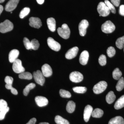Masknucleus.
<instances>
[{
    "instance_id": "obj_33",
    "label": "nucleus",
    "mask_w": 124,
    "mask_h": 124,
    "mask_svg": "<svg viewBox=\"0 0 124 124\" xmlns=\"http://www.w3.org/2000/svg\"><path fill=\"white\" fill-rule=\"evenodd\" d=\"M30 9L28 7H25L22 10L19 14V17L23 19L27 15L30 13Z\"/></svg>"
},
{
    "instance_id": "obj_23",
    "label": "nucleus",
    "mask_w": 124,
    "mask_h": 124,
    "mask_svg": "<svg viewBox=\"0 0 124 124\" xmlns=\"http://www.w3.org/2000/svg\"><path fill=\"white\" fill-rule=\"evenodd\" d=\"M116 96L114 92L110 91L107 94L106 97V100L108 104L112 103L115 100Z\"/></svg>"
},
{
    "instance_id": "obj_39",
    "label": "nucleus",
    "mask_w": 124,
    "mask_h": 124,
    "mask_svg": "<svg viewBox=\"0 0 124 124\" xmlns=\"http://www.w3.org/2000/svg\"><path fill=\"white\" fill-rule=\"evenodd\" d=\"M23 42L24 46L27 49H31V41H30L26 37L24 38Z\"/></svg>"
},
{
    "instance_id": "obj_41",
    "label": "nucleus",
    "mask_w": 124,
    "mask_h": 124,
    "mask_svg": "<svg viewBox=\"0 0 124 124\" xmlns=\"http://www.w3.org/2000/svg\"><path fill=\"white\" fill-rule=\"evenodd\" d=\"M7 103L6 101L0 99V111L4 110L5 108H7Z\"/></svg>"
},
{
    "instance_id": "obj_11",
    "label": "nucleus",
    "mask_w": 124,
    "mask_h": 124,
    "mask_svg": "<svg viewBox=\"0 0 124 124\" xmlns=\"http://www.w3.org/2000/svg\"><path fill=\"white\" fill-rule=\"evenodd\" d=\"M89 26V23L87 20H82L79 25V34L82 36H84L86 33V29Z\"/></svg>"
},
{
    "instance_id": "obj_18",
    "label": "nucleus",
    "mask_w": 124,
    "mask_h": 124,
    "mask_svg": "<svg viewBox=\"0 0 124 124\" xmlns=\"http://www.w3.org/2000/svg\"><path fill=\"white\" fill-rule=\"evenodd\" d=\"M89 57L88 52L86 50L82 51L80 55L79 62L83 65H86L88 62Z\"/></svg>"
},
{
    "instance_id": "obj_40",
    "label": "nucleus",
    "mask_w": 124,
    "mask_h": 124,
    "mask_svg": "<svg viewBox=\"0 0 124 124\" xmlns=\"http://www.w3.org/2000/svg\"><path fill=\"white\" fill-rule=\"evenodd\" d=\"M9 108L8 107L5 108L4 110L0 111V120L4 119L5 117V116L7 112L9 111Z\"/></svg>"
},
{
    "instance_id": "obj_20",
    "label": "nucleus",
    "mask_w": 124,
    "mask_h": 124,
    "mask_svg": "<svg viewBox=\"0 0 124 124\" xmlns=\"http://www.w3.org/2000/svg\"><path fill=\"white\" fill-rule=\"evenodd\" d=\"M47 24L48 27L50 31L54 32L56 29V22L53 18H48L47 19Z\"/></svg>"
},
{
    "instance_id": "obj_16",
    "label": "nucleus",
    "mask_w": 124,
    "mask_h": 124,
    "mask_svg": "<svg viewBox=\"0 0 124 124\" xmlns=\"http://www.w3.org/2000/svg\"><path fill=\"white\" fill-rule=\"evenodd\" d=\"M35 101L37 105L40 107L45 106L48 103V99L42 96H37L35 98Z\"/></svg>"
},
{
    "instance_id": "obj_48",
    "label": "nucleus",
    "mask_w": 124,
    "mask_h": 124,
    "mask_svg": "<svg viewBox=\"0 0 124 124\" xmlns=\"http://www.w3.org/2000/svg\"><path fill=\"white\" fill-rule=\"evenodd\" d=\"M5 1V0H0V3H3Z\"/></svg>"
},
{
    "instance_id": "obj_8",
    "label": "nucleus",
    "mask_w": 124,
    "mask_h": 124,
    "mask_svg": "<svg viewBox=\"0 0 124 124\" xmlns=\"http://www.w3.org/2000/svg\"><path fill=\"white\" fill-rule=\"evenodd\" d=\"M69 78L72 82L78 83L82 81L84 79V77L80 72L78 71H73L70 74Z\"/></svg>"
},
{
    "instance_id": "obj_6",
    "label": "nucleus",
    "mask_w": 124,
    "mask_h": 124,
    "mask_svg": "<svg viewBox=\"0 0 124 124\" xmlns=\"http://www.w3.org/2000/svg\"><path fill=\"white\" fill-rule=\"evenodd\" d=\"M33 76L35 81L37 84L42 86L45 82L44 76L42 72L38 70L33 72Z\"/></svg>"
},
{
    "instance_id": "obj_24",
    "label": "nucleus",
    "mask_w": 124,
    "mask_h": 124,
    "mask_svg": "<svg viewBox=\"0 0 124 124\" xmlns=\"http://www.w3.org/2000/svg\"><path fill=\"white\" fill-rule=\"evenodd\" d=\"M76 108V104L72 101H69L67 104L66 110L69 113H73Z\"/></svg>"
},
{
    "instance_id": "obj_32",
    "label": "nucleus",
    "mask_w": 124,
    "mask_h": 124,
    "mask_svg": "<svg viewBox=\"0 0 124 124\" xmlns=\"http://www.w3.org/2000/svg\"><path fill=\"white\" fill-rule=\"evenodd\" d=\"M73 90L74 92L79 93H84L86 92L87 89L84 86H76L73 87Z\"/></svg>"
},
{
    "instance_id": "obj_46",
    "label": "nucleus",
    "mask_w": 124,
    "mask_h": 124,
    "mask_svg": "<svg viewBox=\"0 0 124 124\" xmlns=\"http://www.w3.org/2000/svg\"><path fill=\"white\" fill-rule=\"evenodd\" d=\"M3 9H4V8L3 6L1 5H0V15L3 11Z\"/></svg>"
},
{
    "instance_id": "obj_5",
    "label": "nucleus",
    "mask_w": 124,
    "mask_h": 124,
    "mask_svg": "<svg viewBox=\"0 0 124 124\" xmlns=\"http://www.w3.org/2000/svg\"><path fill=\"white\" fill-rule=\"evenodd\" d=\"M107 84L106 81H101L94 86L93 91L96 94H99L103 92L106 89Z\"/></svg>"
},
{
    "instance_id": "obj_7",
    "label": "nucleus",
    "mask_w": 124,
    "mask_h": 124,
    "mask_svg": "<svg viewBox=\"0 0 124 124\" xmlns=\"http://www.w3.org/2000/svg\"><path fill=\"white\" fill-rule=\"evenodd\" d=\"M5 82L6 83V88L7 89L10 90L11 93L15 95L18 94V92L16 89L12 86V84L13 81V78L11 77L7 76L5 79Z\"/></svg>"
},
{
    "instance_id": "obj_43",
    "label": "nucleus",
    "mask_w": 124,
    "mask_h": 124,
    "mask_svg": "<svg viewBox=\"0 0 124 124\" xmlns=\"http://www.w3.org/2000/svg\"><path fill=\"white\" fill-rule=\"evenodd\" d=\"M119 13L120 15L124 16V5H121L120 6Z\"/></svg>"
},
{
    "instance_id": "obj_44",
    "label": "nucleus",
    "mask_w": 124,
    "mask_h": 124,
    "mask_svg": "<svg viewBox=\"0 0 124 124\" xmlns=\"http://www.w3.org/2000/svg\"><path fill=\"white\" fill-rule=\"evenodd\" d=\"M36 121L35 118H32L26 124H35Z\"/></svg>"
},
{
    "instance_id": "obj_36",
    "label": "nucleus",
    "mask_w": 124,
    "mask_h": 124,
    "mask_svg": "<svg viewBox=\"0 0 124 124\" xmlns=\"http://www.w3.org/2000/svg\"><path fill=\"white\" fill-rule=\"evenodd\" d=\"M104 3L108 7L110 11H111L112 13L113 14H115L116 10L114 6L108 0H105L104 1Z\"/></svg>"
},
{
    "instance_id": "obj_9",
    "label": "nucleus",
    "mask_w": 124,
    "mask_h": 124,
    "mask_svg": "<svg viewBox=\"0 0 124 124\" xmlns=\"http://www.w3.org/2000/svg\"><path fill=\"white\" fill-rule=\"evenodd\" d=\"M13 70L15 73H20L24 72L25 69L23 66L21 60L17 59L13 63Z\"/></svg>"
},
{
    "instance_id": "obj_26",
    "label": "nucleus",
    "mask_w": 124,
    "mask_h": 124,
    "mask_svg": "<svg viewBox=\"0 0 124 124\" xmlns=\"http://www.w3.org/2000/svg\"><path fill=\"white\" fill-rule=\"evenodd\" d=\"M54 120L57 124H70L67 120L59 116H56L55 117Z\"/></svg>"
},
{
    "instance_id": "obj_14",
    "label": "nucleus",
    "mask_w": 124,
    "mask_h": 124,
    "mask_svg": "<svg viewBox=\"0 0 124 124\" xmlns=\"http://www.w3.org/2000/svg\"><path fill=\"white\" fill-rule=\"evenodd\" d=\"M93 111V107L88 105L85 108L84 113V118L85 122H88L92 115Z\"/></svg>"
},
{
    "instance_id": "obj_45",
    "label": "nucleus",
    "mask_w": 124,
    "mask_h": 124,
    "mask_svg": "<svg viewBox=\"0 0 124 124\" xmlns=\"http://www.w3.org/2000/svg\"><path fill=\"white\" fill-rule=\"evenodd\" d=\"M38 4L41 5L44 3L45 0H36Z\"/></svg>"
},
{
    "instance_id": "obj_31",
    "label": "nucleus",
    "mask_w": 124,
    "mask_h": 124,
    "mask_svg": "<svg viewBox=\"0 0 124 124\" xmlns=\"http://www.w3.org/2000/svg\"><path fill=\"white\" fill-rule=\"evenodd\" d=\"M116 44L117 48L120 49L123 48L124 45V36L117 39L116 41Z\"/></svg>"
},
{
    "instance_id": "obj_47",
    "label": "nucleus",
    "mask_w": 124,
    "mask_h": 124,
    "mask_svg": "<svg viewBox=\"0 0 124 124\" xmlns=\"http://www.w3.org/2000/svg\"><path fill=\"white\" fill-rule=\"evenodd\" d=\"M39 124H49L48 122H41V123H39Z\"/></svg>"
},
{
    "instance_id": "obj_2",
    "label": "nucleus",
    "mask_w": 124,
    "mask_h": 124,
    "mask_svg": "<svg viewBox=\"0 0 124 124\" xmlns=\"http://www.w3.org/2000/svg\"><path fill=\"white\" fill-rule=\"evenodd\" d=\"M14 28L13 23L8 20H6L0 23V32L5 33L11 31Z\"/></svg>"
},
{
    "instance_id": "obj_29",
    "label": "nucleus",
    "mask_w": 124,
    "mask_h": 124,
    "mask_svg": "<svg viewBox=\"0 0 124 124\" xmlns=\"http://www.w3.org/2000/svg\"><path fill=\"white\" fill-rule=\"evenodd\" d=\"M122 73L118 68H116L112 73L113 78L116 80H119L121 77Z\"/></svg>"
},
{
    "instance_id": "obj_42",
    "label": "nucleus",
    "mask_w": 124,
    "mask_h": 124,
    "mask_svg": "<svg viewBox=\"0 0 124 124\" xmlns=\"http://www.w3.org/2000/svg\"><path fill=\"white\" fill-rule=\"evenodd\" d=\"M110 0L111 3L116 7H118L119 6L120 0Z\"/></svg>"
},
{
    "instance_id": "obj_4",
    "label": "nucleus",
    "mask_w": 124,
    "mask_h": 124,
    "mask_svg": "<svg viewBox=\"0 0 124 124\" xmlns=\"http://www.w3.org/2000/svg\"><path fill=\"white\" fill-rule=\"evenodd\" d=\"M115 28V24L110 20L106 21L101 26L102 31L105 33H112L114 31Z\"/></svg>"
},
{
    "instance_id": "obj_35",
    "label": "nucleus",
    "mask_w": 124,
    "mask_h": 124,
    "mask_svg": "<svg viewBox=\"0 0 124 124\" xmlns=\"http://www.w3.org/2000/svg\"><path fill=\"white\" fill-rule=\"evenodd\" d=\"M59 94L60 96L62 98H70L71 96V93L69 91L63 89L60 90Z\"/></svg>"
},
{
    "instance_id": "obj_49",
    "label": "nucleus",
    "mask_w": 124,
    "mask_h": 124,
    "mask_svg": "<svg viewBox=\"0 0 124 124\" xmlns=\"http://www.w3.org/2000/svg\"></svg>"
},
{
    "instance_id": "obj_34",
    "label": "nucleus",
    "mask_w": 124,
    "mask_h": 124,
    "mask_svg": "<svg viewBox=\"0 0 124 124\" xmlns=\"http://www.w3.org/2000/svg\"><path fill=\"white\" fill-rule=\"evenodd\" d=\"M31 49L33 50H37L39 48V44L37 40L33 39L31 41Z\"/></svg>"
},
{
    "instance_id": "obj_25",
    "label": "nucleus",
    "mask_w": 124,
    "mask_h": 124,
    "mask_svg": "<svg viewBox=\"0 0 124 124\" xmlns=\"http://www.w3.org/2000/svg\"><path fill=\"white\" fill-rule=\"evenodd\" d=\"M103 111L101 109L99 108H96L93 111L92 116L95 118H100L103 115Z\"/></svg>"
},
{
    "instance_id": "obj_10",
    "label": "nucleus",
    "mask_w": 124,
    "mask_h": 124,
    "mask_svg": "<svg viewBox=\"0 0 124 124\" xmlns=\"http://www.w3.org/2000/svg\"><path fill=\"white\" fill-rule=\"evenodd\" d=\"M47 44L49 47L54 51H58L61 49L60 44L51 37H49L47 39Z\"/></svg>"
},
{
    "instance_id": "obj_12",
    "label": "nucleus",
    "mask_w": 124,
    "mask_h": 124,
    "mask_svg": "<svg viewBox=\"0 0 124 124\" xmlns=\"http://www.w3.org/2000/svg\"><path fill=\"white\" fill-rule=\"evenodd\" d=\"M19 0H10L6 5L5 10L8 12L13 11L17 7Z\"/></svg>"
},
{
    "instance_id": "obj_38",
    "label": "nucleus",
    "mask_w": 124,
    "mask_h": 124,
    "mask_svg": "<svg viewBox=\"0 0 124 124\" xmlns=\"http://www.w3.org/2000/svg\"><path fill=\"white\" fill-rule=\"evenodd\" d=\"M99 62L101 66H105L107 63L106 57V55L104 54H102L100 55L99 58Z\"/></svg>"
},
{
    "instance_id": "obj_17",
    "label": "nucleus",
    "mask_w": 124,
    "mask_h": 124,
    "mask_svg": "<svg viewBox=\"0 0 124 124\" xmlns=\"http://www.w3.org/2000/svg\"><path fill=\"white\" fill-rule=\"evenodd\" d=\"M41 70L42 74L45 77H49L53 74L52 68L49 64H45L42 66Z\"/></svg>"
},
{
    "instance_id": "obj_3",
    "label": "nucleus",
    "mask_w": 124,
    "mask_h": 124,
    "mask_svg": "<svg viewBox=\"0 0 124 124\" xmlns=\"http://www.w3.org/2000/svg\"><path fill=\"white\" fill-rule=\"evenodd\" d=\"M97 11L100 15L103 17L108 16L110 12L106 5L103 2H100L99 4L97 7Z\"/></svg>"
},
{
    "instance_id": "obj_22",
    "label": "nucleus",
    "mask_w": 124,
    "mask_h": 124,
    "mask_svg": "<svg viewBox=\"0 0 124 124\" xmlns=\"http://www.w3.org/2000/svg\"><path fill=\"white\" fill-rule=\"evenodd\" d=\"M108 124H124V119L121 116H116L111 119Z\"/></svg>"
},
{
    "instance_id": "obj_1",
    "label": "nucleus",
    "mask_w": 124,
    "mask_h": 124,
    "mask_svg": "<svg viewBox=\"0 0 124 124\" xmlns=\"http://www.w3.org/2000/svg\"><path fill=\"white\" fill-rule=\"evenodd\" d=\"M59 35L62 38L67 39L70 37V31L69 27L66 24H63L61 27H59L57 29Z\"/></svg>"
},
{
    "instance_id": "obj_13",
    "label": "nucleus",
    "mask_w": 124,
    "mask_h": 124,
    "mask_svg": "<svg viewBox=\"0 0 124 124\" xmlns=\"http://www.w3.org/2000/svg\"><path fill=\"white\" fill-rule=\"evenodd\" d=\"M29 25L35 28H40L42 26L41 20L39 18L32 17L29 19Z\"/></svg>"
},
{
    "instance_id": "obj_30",
    "label": "nucleus",
    "mask_w": 124,
    "mask_h": 124,
    "mask_svg": "<svg viewBox=\"0 0 124 124\" xmlns=\"http://www.w3.org/2000/svg\"><path fill=\"white\" fill-rule=\"evenodd\" d=\"M124 88V78L121 77L119 80L116 86V88L117 91H121Z\"/></svg>"
},
{
    "instance_id": "obj_28",
    "label": "nucleus",
    "mask_w": 124,
    "mask_h": 124,
    "mask_svg": "<svg viewBox=\"0 0 124 124\" xmlns=\"http://www.w3.org/2000/svg\"><path fill=\"white\" fill-rule=\"evenodd\" d=\"M35 84L33 83H31V84L27 85L23 89V95H25V96H27L28 95L30 90L34 88L35 87Z\"/></svg>"
},
{
    "instance_id": "obj_37",
    "label": "nucleus",
    "mask_w": 124,
    "mask_h": 124,
    "mask_svg": "<svg viewBox=\"0 0 124 124\" xmlns=\"http://www.w3.org/2000/svg\"><path fill=\"white\" fill-rule=\"evenodd\" d=\"M107 54L109 57H112L115 54L116 51L115 48L113 46L108 47L107 50Z\"/></svg>"
},
{
    "instance_id": "obj_19",
    "label": "nucleus",
    "mask_w": 124,
    "mask_h": 124,
    "mask_svg": "<svg viewBox=\"0 0 124 124\" xmlns=\"http://www.w3.org/2000/svg\"><path fill=\"white\" fill-rule=\"evenodd\" d=\"M19 54V51L17 49H13L10 52L9 54V60L11 63H13L17 59Z\"/></svg>"
},
{
    "instance_id": "obj_27",
    "label": "nucleus",
    "mask_w": 124,
    "mask_h": 124,
    "mask_svg": "<svg viewBox=\"0 0 124 124\" xmlns=\"http://www.w3.org/2000/svg\"><path fill=\"white\" fill-rule=\"evenodd\" d=\"M19 77L21 79L31 80L32 79V75L31 73L28 72H23L19 75Z\"/></svg>"
},
{
    "instance_id": "obj_21",
    "label": "nucleus",
    "mask_w": 124,
    "mask_h": 124,
    "mask_svg": "<svg viewBox=\"0 0 124 124\" xmlns=\"http://www.w3.org/2000/svg\"><path fill=\"white\" fill-rule=\"evenodd\" d=\"M124 107V95H122L117 100L115 105L114 108L116 110H119Z\"/></svg>"
},
{
    "instance_id": "obj_15",
    "label": "nucleus",
    "mask_w": 124,
    "mask_h": 124,
    "mask_svg": "<svg viewBox=\"0 0 124 124\" xmlns=\"http://www.w3.org/2000/svg\"><path fill=\"white\" fill-rule=\"evenodd\" d=\"M79 51V48L77 46H75L69 49L66 54L65 57L67 59H71L75 57Z\"/></svg>"
}]
</instances>
